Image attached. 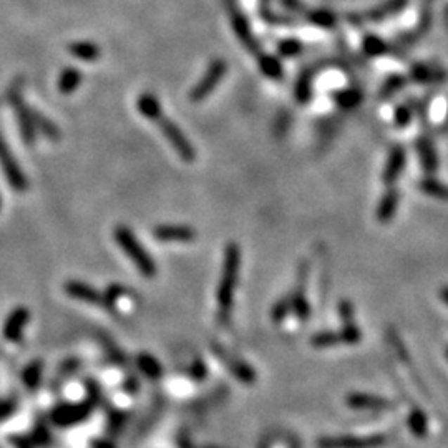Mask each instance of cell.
Listing matches in <instances>:
<instances>
[{"label":"cell","instance_id":"cell-1","mask_svg":"<svg viewBox=\"0 0 448 448\" xmlns=\"http://www.w3.org/2000/svg\"><path fill=\"white\" fill-rule=\"evenodd\" d=\"M239 264H241V251H239L238 244L231 243L226 248L223 274H221L218 293H216L221 321H226L233 309L234 290H236L239 279Z\"/></svg>","mask_w":448,"mask_h":448},{"label":"cell","instance_id":"cell-2","mask_svg":"<svg viewBox=\"0 0 448 448\" xmlns=\"http://www.w3.org/2000/svg\"><path fill=\"white\" fill-rule=\"evenodd\" d=\"M115 239H117L118 246L123 249V252L133 261V264L136 266V269L141 272L143 276L153 277L156 274V264L151 260L150 254L146 252V249L141 246V243L138 241L135 234L132 233L127 226H118L115 229Z\"/></svg>","mask_w":448,"mask_h":448},{"label":"cell","instance_id":"cell-3","mask_svg":"<svg viewBox=\"0 0 448 448\" xmlns=\"http://www.w3.org/2000/svg\"><path fill=\"white\" fill-rule=\"evenodd\" d=\"M0 166H2L4 177H6L13 191L24 193L29 189V179H27L22 166L17 163L15 156L8 148L7 141L4 140L2 133H0Z\"/></svg>","mask_w":448,"mask_h":448},{"label":"cell","instance_id":"cell-4","mask_svg":"<svg viewBox=\"0 0 448 448\" xmlns=\"http://www.w3.org/2000/svg\"><path fill=\"white\" fill-rule=\"evenodd\" d=\"M226 72H228V63H226L223 58L212 60L210 67H207V70L205 72V75L201 77V80L193 87L191 91H189V100L198 103V101L207 98V96L212 94V90H215L221 83V80H223Z\"/></svg>","mask_w":448,"mask_h":448},{"label":"cell","instance_id":"cell-5","mask_svg":"<svg viewBox=\"0 0 448 448\" xmlns=\"http://www.w3.org/2000/svg\"><path fill=\"white\" fill-rule=\"evenodd\" d=\"M8 101H11L13 113H15L17 127L18 130H20L22 140H24L27 145H34L37 140V130L34 122H32L30 106L25 103L20 89H12L8 91Z\"/></svg>","mask_w":448,"mask_h":448},{"label":"cell","instance_id":"cell-6","mask_svg":"<svg viewBox=\"0 0 448 448\" xmlns=\"http://www.w3.org/2000/svg\"><path fill=\"white\" fill-rule=\"evenodd\" d=\"M156 123H158L163 136L169 141V145L173 146V150L181 156L183 161H186V163H193V161L196 160V150L195 146L189 143L188 138L184 136L181 128H179L174 122H172L168 117H165V115Z\"/></svg>","mask_w":448,"mask_h":448},{"label":"cell","instance_id":"cell-7","mask_svg":"<svg viewBox=\"0 0 448 448\" xmlns=\"http://www.w3.org/2000/svg\"><path fill=\"white\" fill-rule=\"evenodd\" d=\"M90 414V402H83V404H65L52 410L50 420H52L57 427H73V425L82 423L83 420L89 418Z\"/></svg>","mask_w":448,"mask_h":448},{"label":"cell","instance_id":"cell-8","mask_svg":"<svg viewBox=\"0 0 448 448\" xmlns=\"http://www.w3.org/2000/svg\"><path fill=\"white\" fill-rule=\"evenodd\" d=\"M229 17H231V25H233V30L234 34H236V37L239 39V41L246 47L249 52L254 53L257 57V55L261 53V47L260 44H257V40L254 39L252 35V30H251V24H249V20L246 18V15L239 11V8L234 6V4L229 2Z\"/></svg>","mask_w":448,"mask_h":448},{"label":"cell","instance_id":"cell-9","mask_svg":"<svg viewBox=\"0 0 448 448\" xmlns=\"http://www.w3.org/2000/svg\"><path fill=\"white\" fill-rule=\"evenodd\" d=\"M387 442L385 435L329 437L317 442L319 448H377Z\"/></svg>","mask_w":448,"mask_h":448},{"label":"cell","instance_id":"cell-10","mask_svg":"<svg viewBox=\"0 0 448 448\" xmlns=\"http://www.w3.org/2000/svg\"><path fill=\"white\" fill-rule=\"evenodd\" d=\"M30 312L27 307H17L8 314V317L6 319L2 327V334L4 339L8 340V343H18L24 337V331L27 324H29Z\"/></svg>","mask_w":448,"mask_h":448},{"label":"cell","instance_id":"cell-11","mask_svg":"<svg viewBox=\"0 0 448 448\" xmlns=\"http://www.w3.org/2000/svg\"><path fill=\"white\" fill-rule=\"evenodd\" d=\"M153 236L161 243H191L195 241L196 231L188 226L161 224L153 229Z\"/></svg>","mask_w":448,"mask_h":448},{"label":"cell","instance_id":"cell-12","mask_svg":"<svg viewBox=\"0 0 448 448\" xmlns=\"http://www.w3.org/2000/svg\"><path fill=\"white\" fill-rule=\"evenodd\" d=\"M65 293L70 295V297L77 299V301L95 304V306L106 309L105 294L98 293V290L94 289L89 284L80 283V281H68V283L65 284Z\"/></svg>","mask_w":448,"mask_h":448},{"label":"cell","instance_id":"cell-13","mask_svg":"<svg viewBox=\"0 0 448 448\" xmlns=\"http://www.w3.org/2000/svg\"><path fill=\"white\" fill-rule=\"evenodd\" d=\"M405 163H407V153L402 146L392 148L389 160H387L385 168H383V183L392 184L397 178L400 177L402 169L405 168Z\"/></svg>","mask_w":448,"mask_h":448},{"label":"cell","instance_id":"cell-14","mask_svg":"<svg viewBox=\"0 0 448 448\" xmlns=\"http://www.w3.org/2000/svg\"><path fill=\"white\" fill-rule=\"evenodd\" d=\"M136 108L143 117L150 120V122H158L163 117V110H161L160 100L156 98L153 94H143L138 96L136 100Z\"/></svg>","mask_w":448,"mask_h":448},{"label":"cell","instance_id":"cell-15","mask_svg":"<svg viewBox=\"0 0 448 448\" xmlns=\"http://www.w3.org/2000/svg\"><path fill=\"white\" fill-rule=\"evenodd\" d=\"M399 200H400V195L397 189H389V191L382 196L376 212L377 219L380 221V223H387V221L394 218L397 207H399Z\"/></svg>","mask_w":448,"mask_h":448},{"label":"cell","instance_id":"cell-16","mask_svg":"<svg viewBox=\"0 0 448 448\" xmlns=\"http://www.w3.org/2000/svg\"><path fill=\"white\" fill-rule=\"evenodd\" d=\"M347 405L352 409H387L390 407V402L383 397L371 394H350L347 395Z\"/></svg>","mask_w":448,"mask_h":448},{"label":"cell","instance_id":"cell-17","mask_svg":"<svg viewBox=\"0 0 448 448\" xmlns=\"http://www.w3.org/2000/svg\"><path fill=\"white\" fill-rule=\"evenodd\" d=\"M257 67H260L261 73L271 80H281L284 77V68L281 60L269 53H260L257 55Z\"/></svg>","mask_w":448,"mask_h":448},{"label":"cell","instance_id":"cell-18","mask_svg":"<svg viewBox=\"0 0 448 448\" xmlns=\"http://www.w3.org/2000/svg\"><path fill=\"white\" fill-rule=\"evenodd\" d=\"M30 113H32V122H34L35 124L37 133H41V135L47 136L49 140L52 141H57L62 138V132L58 130V127L52 122V120L44 117V115L37 112L35 108H32V106H30Z\"/></svg>","mask_w":448,"mask_h":448},{"label":"cell","instance_id":"cell-19","mask_svg":"<svg viewBox=\"0 0 448 448\" xmlns=\"http://www.w3.org/2000/svg\"><path fill=\"white\" fill-rule=\"evenodd\" d=\"M68 52L72 57L83 60V62H95L101 55L100 47L94 41H73L68 45Z\"/></svg>","mask_w":448,"mask_h":448},{"label":"cell","instance_id":"cell-20","mask_svg":"<svg viewBox=\"0 0 448 448\" xmlns=\"http://www.w3.org/2000/svg\"><path fill=\"white\" fill-rule=\"evenodd\" d=\"M334 101H335V105L339 106V108L350 112V110H355L357 106H360V103H362L364 94L359 89L350 87V89H343V90L335 91Z\"/></svg>","mask_w":448,"mask_h":448},{"label":"cell","instance_id":"cell-21","mask_svg":"<svg viewBox=\"0 0 448 448\" xmlns=\"http://www.w3.org/2000/svg\"><path fill=\"white\" fill-rule=\"evenodd\" d=\"M82 73L80 70H77V68H65L62 73H60L58 77V91L62 95H72L73 91H75L78 87L82 85Z\"/></svg>","mask_w":448,"mask_h":448},{"label":"cell","instance_id":"cell-22","mask_svg":"<svg viewBox=\"0 0 448 448\" xmlns=\"http://www.w3.org/2000/svg\"><path fill=\"white\" fill-rule=\"evenodd\" d=\"M405 4H407V0H389V2H385L383 6L376 7L372 8V11L362 13V17L360 18H362V20H372V22L383 20L385 17H390L394 15L395 12H399Z\"/></svg>","mask_w":448,"mask_h":448},{"label":"cell","instance_id":"cell-23","mask_svg":"<svg viewBox=\"0 0 448 448\" xmlns=\"http://www.w3.org/2000/svg\"><path fill=\"white\" fill-rule=\"evenodd\" d=\"M417 151L420 155V160H422V166L427 173H433L437 169L438 161H437V153L435 148L427 138H420L417 141Z\"/></svg>","mask_w":448,"mask_h":448},{"label":"cell","instance_id":"cell-24","mask_svg":"<svg viewBox=\"0 0 448 448\" xmlns=\"http://www.w3.org/2000/svg\"><path fill=\"white\" fill-rule=\"evenodd\" d=\"M306 18L309 24L319 27V29L332 30L337 25V17L332 11L327 8H314V11L306 13Z\"/></svg>","mask_w":448,"mask_h":448},{"label":"cell","instance_id":"cell-25","mask_svg":"<svg viewBox=\"0 0 448 448\" xmlns=\"http://www.w3.org/2000/svg\"><path fill=\"white\" fill-rule=\"evenodd\" d=\"M41 372H44V364H41V360H34V362H30L29 366L24 369V372H22V380H24L27 389L37 390L41 378Z\"/></svg>","mask_w":448,"mask_h":448},{"label":"cell","instance_id":"cell-26","mask_svg":"<svg viewBox=\"0 0 448 448\" xmlns=\"http://www.w3.org/2000/svg\"><path fill=\"white\" fill-rule=\"evenodd\" d=\"M418 188L422 189L425 195L438 198V200L448 201V186L433 178H425L418 183Z\"/></svg>","mask_w":448,"mask_h":448},{"label":"cell","instance_id":"cell-27","mask_svg":"<svg viewBox=\"0 0 448 448\" xmlns=\"http://www.w3.org/2000/svg\"><path fill=\"white\" fill-rule=\"evenodd\" d=\"M136 362H138V367L141 369V372L145 373L146 377L160 378L161 373H163L158 360H156L155 357H151L150 354H140L138 355Z\"/></svg>","mask_w":448,"mask_h":448},{"label":"cell","instance_id":"cell-28","mask_svg":"<svg viewBox=\"0 0 448 448\" xmlns=\"http://www.w3.org/2000/svg\"><path fill=\"white\" fill-rule=\"evenodd\" d=\"M294 94H295V100H297L299 103H307V101L312 98V77H311V73H302V75L297 78Z\"/></svg>","mask_w":448,"mask_h":448},{"label":"cell","instance_id":"cell-29","mask_svg":"<svg viewBox=\"0 0 448 448\" xmlns=\"http://www.w3.org/2000/svg\"><path fill=\"white\" fill-rule=\"evenodd\" d=\"M362 50L367 57H380L387 52V44L377 35H366L362 40Z\"/></svg>","mask_w":448,"mask_h":448},{"label":"cell","instance_id":"cell-30","mask_svg":"<svg viewBox=\"0 0 448 448\" xmlns=\"http://www.w3.org/2000/svg\"><path fill=\"white\" fill-rule=\"evenodd\" d=\"M277 53H279L283 58L297 57V55L302 53L301 40L293 39V37H289V39H283L279 44H277Z\"/></svg>","mask_w":448,"mask_h":448},{"label":"cell","instance_id":"cell-31","mask_svg":"<svg viewBox=\"0 0 448 448\" xmlns=\"http://www.w3.org/2000/svg\"><path fill=\"white\" fill-rule=\"evenodd\" d=\"M443 77L442 72L435 70V68L427 67V65H415L412 68V78L417 83H432L438 82Z\"/></svg>","mask_w":448,"mask_h":448},{"label":"cell","instance_id":"cell-32","mask_svg":"<svg viewBox=\"0 0 448 448\" xmlns=\"http://www.w3.org/2000/svg\"><path fill=\"white\" fill-rule=\"evenodd\" d=\"M340 340L339 332H319L311 339V344L317 349H327V347H334Z\"/></svg>","mask_w":448,"mask_h":448},{"label":"cell","instance_id":"cell-33","mask_svg":"<svg viewBox=\"0 0 448 448\" xmlns=\"http://www.w3.org/2000/svg\"><path fill=\"white\" fill-rule=\"evenodd\" d=\"M226 364H228L231 372H233L239 380L249 383V382H254V378H256V373H254L252 369L246 366V364L238 362V360H229V359H226Z\"/></svg>","mask_w":448,"mask_h":448},{"label":"cell","instance_id":"cell-34","mask_svg":"<svg viewBox=\"0 0 448 448\" xmlns=\"http://www.w3.org/2000/svg\"><path fill=\"white\" fill-rule=\"evenodd\" d=\"M410 430H412L417 437H423L427 433V418L422 414V410H414L409 417Z\"/></svg>","mask_w":448,"mask_h":448},{"label":"cell","instance_id":"cell-35","mask_svg":"<svg viewBox=\"0 0 448 448\" xmlns=\"http://www.w3.org/2000/svg\"><path fill=\"white\" fill-rule=\"evenodd\" d=\"M290 304H293V311L295 316L301 319V321H307L309 316H311V307H309V304L306 299H304L301 290H299V293L290 299Z\"/></svg>","mask_w":448,"mask_h":448},{"label":"cell","instance_id":"cell-36","mask_svg":"<svg viewBox=\"0 0 448 448\" xmlns=\"http://www.w3.org/2000/svg\"><path fill=\"white\" fill-rule=\"evenodd\" d=\"M404 83H405L404 77H400V75L389 77L380 89V98H389V96L394 95L397 90H400L402 87H404Z\"/></svg>","mask_w":448,"mask_h":448},{"label":"cell","instance_id":"cell-37","mask_svg":"<svg viewBox=\"0 0 448 448\" xmlns=\"http://www.w3.org/2000/svg\"><path fill=\"white\" fill-rule=\"evenodd\" d=\"M339 334H340V340H343L344 344H349V345H354V344H357L360 339H362V334H360V331H359V327L354 324H344L343 326V329L339 331Z\"/></svg>","mask_w":448,"mask_h":448},{"label":"cell","instance_id":"cell-38","mask_svg":"<svg viewBox=\"0 0 448 448\" xmlns=\"http://www.w3.org/2000/svg\"><path fill=\"white\" fill-rule=\"evenodd\" d=\"M289 311H293V304H290L289 299H283V301H279L274 307H272L271 319L276 322V324H279V322L284 321Z\"/></svg>","mask_w":448,"mask_h":448},{"label":"cell","instance_id":"cell-39","mask_svg":"<svg viewBox=\"0 0 448 448\" xmlns=\"http://www.w3.org/2000/svg\"><path fill=\"white\" fill-rule=\"evenodd\" d=\"M30 440H32V443H34V445L45 447V445H49L50 442H52V437H50L47 427H44V425H39V427H37L35 430H34V433H32Z\"/></svg>","mask_w":448,"mask_h":448},{"label":"cell","instance_id":"cell-40","mask_svg":"<svg viewBox=\"0 0 448 448\" xmlns=\"http://www.w3.org/2000/svg\"><path fill=\"white\" fill-rule=\"evenodd\" d=\"M395 123H397V127H400V128H404V127H409V123H410V120H412V112H410V108L409 106H399V108L395 110Z\"/></svg>","mask_w":448,"mask_h":448},{"label":"cell","instance_id":"cell-41","mask_svg":"<svg viewBox=\"0 0 448 448\" xmlns=\"http://www.w3.org/2000/svg\"><path fill=\"white\" fill-rule=\"evenodd\" d=\"M339 316L343 317L344 324H352L354 322V306L349 301H343L339 304Z\"/></svg>","mask_w":448,"mask_h":448},{"label":"cell","instance_id":"cell-42","mask_svg":"<svg viewBox=\"0 0 448 448\" xmlns=\"http://www.w3.org/2000/svg\"><path fill=\"white\" fill-rule=\"evenodd\" d=\"M17 409V402L12 399H6V400H0V420H6L11 417V415L15 412Z\"/></svg>","mask_w":448,"mask_h":448},{"label":"cell","instance_id":"cell-43","mask_svg":"<svg viewBox=\"0 0 448 448\" xmlns=\"http://www.w3.org/2000/svg\"><path fill=\"white\" fill-rule=\"evenodd\" d=\"M279 4L283 6L286 11L294 12V13H301L306 11V6H304L302 0H279Z\"/></svg>","mask_w":448,"mask_h":448},{"label":"cell","instance_id":"cell-44","mask_svg":"<svg viewBox=\"0 0 448 448\" xmlns=\"http://www.w3.org/2000/svg\"><path fill=\"white\" fill-rule=\"evenodd\" d=\"M206 372H207V369H206L205 364L201 362V360H196V362L193 364V367H191V377H195L196 380H201V378H205V377H206Z\"/></svg>","mask_w":448,"mask_h":448},{"label":"cell","instance_id":"cell-45","mask_svg":"<svg viewBox=\"0 0 448 448\" xmlns=\"http://www.w3.org/2000/svg\"><path fill=\"white\" fill-rule=\"evenodd\" d=\"M12 443L15 448H34V443H32L30 438L25 437H13Z\"/></svg>","mask_w":448,"mask_h":448},{"label":"cell","instance_id":"cell-46","mask_svg":"<svg viewBox=\"0 0 448 448\" xmlns=\"http://www.w3.org/2000/svg\"><path fill=\"white\" fill-rule=\"evenodd\" d=\"M91 448H115L113 442L106 440V438H96V440L91 443Z\"/></svg>","mask_w":448,"mask_h":448},{"label":"cell","instance_id":"cell-47","mask_svg":"<svg viewBox=\"0 0 448 448\" xmlns=\"http://www.w3.org/2000/svg\"><path fill=\"white\" fill-rule=\"evenodd\" d=\"M440 297H442L443 302L448 304V288H442L440 289Z\"/></svg>","mask_w":448,"mask_h":448},{"label":"cell","instance_id":"cell-48","mask_svg":"<svg viewBox=\"0 0 448 448\" xmlns=\"http://www.w3.org/2000/svg\"><path fill=\"white\" fill-rule=\"evenodd\" d=\"M271 0H261V7L260 8H269Z\"/></svg>","mask_w":448,"mask_h":448},{"label":"cell","instance_id":"cell-49","mask_svg":"<svg viewBox=\"0 0 448 448\" xmlns=\"http://www.w3.org/2000/svg\"><path fill=\"white\" fill-rule=\"evenodd\" d=\"M0 207H2V196H0Z\"/></svg>","mask_w":448,"mask_h":448},{"label":"cell","instance_id":"cell-50","mask_svg":"<svg viewBox=\"0 0 448 448\" xmlns=\"http://www.w3.org/2000/svg\"><path fill=\"white\" fill-rule=\"evenodd\" d=\"M445 354H447V359H448V347H447V350H445Z\"/></svg>","mask_w":448,"mask_h":448}]
</instances>
